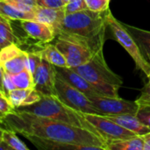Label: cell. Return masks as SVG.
<instances>
[{"mask_svg": "<svg viewBox=\"0 0 150 150\" xmlns=\"http://www.w3.org/2000/svg\"><path fill=\"white\" fill-rule=\"evenodd\" d=\"M0 122L5 128L22 134L37 136L58 143L83 144L107 150L105 141L95 133L65 122L15 110Z\"/></svg>", "mask_w": 150, "mask_h": 150, "instance_id": "1", "label": "cell"}, {"mask_svg": "<svg viewBox=\"0 0 150 150\" xmlns=\"http://www.w3.org/2000/svg\"><path fill=\"white\" fill-rule=\"evenodd\" d=\"M107 11L98 12L89 9L67 14L56 30L59 33H67L79 38L89 44L94 53L103 48L105 40Z\"/></svg>", "mask_w": 150, "mask_h": 150, "instance_id": "2", "label": "cell"}, {"mask_svg": "<svg viewBox=\"0 0 150 150\" xmlns=\"http://www.w3.org/2000/svg\"><path fill=\"white\" fill-rule=\"evenodd\" d=\"M16 110L83 127L102 137L94 127L87 121L83 113L67 106L55 96L41 95V98L38 102L33 105L18 107Z\"/></svg>", "mask_w": 150, "mask_h": 150, "instance_id": "3", "label": "cell"}, {"mask_svg": "<svg viewBox=\"0 0 150 150\" xmlns=\"http://www.w3.org/2000/svg\"><path fill=\"white\" fill-rule=\"evenodd\" d=\"M71 69L83 76L102 95L120 97L119 91L123 83L122 78L107 65L103 48L96 52L88 62Z\"/></svg>", "mask_w": 150, "mask_h": 150, "instance_id": "4", "label": "cell"}, {"mask_svg": "<svg viewBox=\"0 0 150 150\" xmlns=\"http://www.w3.org/2000/svg\"><path fill=\"white\" fill-rule=\"evenodd\" d=\"M106 23L112 38L117 40L126 49L134 61L137 69L142 71L149 78L150 76V64L142 56L135 40L125 28L122 22L119 21L109 9L106 13Z\"/></svg>", "mask_w": 150, "mask_h": 150, "instance_id": "5", "label": "cell"}, {"mask_svg": "<svg viewBox=\"0 0 150 150\" xmlns=\"http://www.w3.org/2000/svg\"><path fill=\"white\" fill-rule=\"evenodd\" d=\"M54 45L65 56L69 68L88 62L95 54L87 42L67 33L57 34Z\"/></svg>", "mask_w": 150, "mask_h": 150, "instance_id": "6", "label": "cell"}, {"mask_svg": "<svg viewBox=\"0 0 150 150\" xmlns=\"http://www.w3.org/2000/svg\"><path fill=\"white\" fill-rule=\"evenodd\" d=\"M57 98L67 106L83 114H96L104 116V114L95 107L89 98L82 91L73 87L67 82L57 77L55 82Z\"/></svg>", "mask_w": 150, "mask_h": 150, "instance_id": "7", "label": "cell"}, {"mask_svg": "<svg viewBox=\"0 0 150 150\" xmlns=\"http://www.w3.org/2000/svg\"><path fill=\"white\" fill-rule=\"evenodd\" d=\"M92 105L97 107L104 116L133 114L136 115L139 105L136 101H129L120 97H108L105 95H91L88 97Z\"/></svg>", "mask_w": 150, "mask_h": 150, "instance_id": "8", "label": "cell"}, {"mask_svg": "<svg viewBox=\"0 0 150 150\" xmlns=\"http://www.w3.org/2000/svg\"><path fill=\"white\" fill-rule=\"evenodd\" d=\"M17 25L21 28L22 32L25 33V38L19 40L18 47H20L28 39L32 40L37 47H44L47 44L50 43L54 38H56V33L54 29L42 22L37 20H17Z\"/></svg>", "mask_w": 150, "mask_h": 150, "instance_id": "9", "label": "cell"}, {"mask_svg": "<svg viewBox=\"0 0 150 150\" xmlns=\"http://www.w3.org/2000/svg\"><path fill=\"white\" fill-rule=\"evenodd\" d=\"M88 122H90L94 128L99 133V134L105 141L127 139L136 136L137 134L134 132L121 127L118 123L107 119L105 116L96 115V114H83Z\"/></svg>", "mask_w": 150, "mask_h": 150, "instance_id": "10", "label": "cell"}, {"mask_svg": "<svg viewBox=\"0 0 150 150\" xmlns=\"http://www.w3.org/2000/svg\"><path fill=\"white\" fill-rule=\"evenodd\" d=\"M55 66L42 58V61L33 75L34 89L44 96H57Z\"/></svg>", "mask_w": 150, "mask_h": 150, "instance_id": "11", "label": "cell"}, {"mask_svg": "<svg viewBox=\"0 0 150 150\" xmlns=\"http://www.w3.org/2000/svg\"><path fill=\"white\" fill-rule=\"evenodd\" d=\"M56 76L57 77L67 82L73 87L76 88L87 97L91 95H102L91 83H89L83 76L76 72L74 69L69 67H56Z\"/></svg>", "mask_w": 150, "mask_h": 150, "instance_id": "12", "label": "cell"}, {"mask_svg": "<svg viewBox=\"0 0 150 150\" xmlns=\"http://www.w3.org/2000/svg\"><path fill=\"white\" fill-rule=\"evenodd\" d=\"M34 20L42 22L52 26L54 31L59 28L62 23L66 13L63 9H53L37 6L34 10Z\"/></svg>", "mask_w": 150, "mask_h": 150, "instance_id": "13", "label": "cell"}, {"mask_svg": "<svg viewBox=\"0 0 150 150\" xmlns=\"http://www.w3.org/2000/svg\"><path fill=\"white\" fill-rule=\"evenodd\" d=\"M28 141H30L37 149L43 150H85V149H98L96 147L83 145V144H68V143H58L46 139H42L37 136L27 135L25 136Z\"/></svg>", "mask_w": 150, "mask_h": 150, "instance_id": "14", "label": "cell"}, {"mask_svg": "<svg viewBox=\"0 0 150 150\" xmlns=\"http://www.w3.org/2000/svg\"><path fill=\"white\" fill-rule=\"evenodd\" d=\"M7 97L11 104L16 107L33 105L41 98V94L35 89H18L16 88L11 91Z\"/></svg>", "mask_w": 150, "mask_h": 150, "instance_id": "15", "label": "cell"}, {"mask_svg": "<svg viewBox=\"0 0 150 150\" xmlns=\"http://www.w3.org/2000/svg\"><path fill=\"white\" fill-rule=\"evenodd\" d=\"M107 119L118 123L121 127L134 132L137 135H144L150 133V128L142 124L136 115L121 114V115H106Z\"/></svg>", "mask_w": 150, "mask_h": 150, "instance_id": "16", "label": "cell"}, {"mask_svg": "<svg viewBox=\"0 0 150 150\" xmlns=\"http://www.w3.org/2000/svg\"><path fill=\"white\" fill-rule=\"evenodd\" d=\"M125 28L135 40L144 59L150 64V31L143 30L122 23Z\"/></svg>", "mask_w": 150, "mask_h": 150, "instance_id": "17", "label": "cell"}, {"mask_svg": "<svg viewBox=\"0 0 150 150\" xmlns=\"http://www.w3.org/2000/svg\"><path fill=\"white\" fill-rule=\"evenodd\" d=\"M107 150H144V140L142 135L132 138L111 140L106 142Z\"/></svg>", "mask_w": 150, "mask_h": 150, "instance_id": "18", "label": "cell"}, {"mask_svg": "<svg viewBox=\"0 0 150 150\" xmlns=\"http://www.w3.org/2000/svg\"><path fill=\"white\" fill-rule=\"evenodd\" d=\"M11 19L0 15V47H5L11 44H18V39L15 34Z\"/></svg>", "mask_w": 150, "mask_h": 150, "instance_id": "19", "label": "cell"}, {"mask_svg": "<svg viewBox=\"0 0 150 150\" xmlns=\"http://www.w3.org/2000/svg\"><path fill=\"white\" fill-rule=\"evenodd\" d=\"M0 15H3L11 20H34L33 11H25L18 9L3 0H0Z\"/></svg>", "mask_w": 150, "mask_h": 150, "instance_id": "20", "label": "cell"}, {"mask_svg": "<svg viewBox=\"0 0 150 150\" xmlns=\"http://www.w3.org/2000/svg\"><path fill=\"white\" fill-rule=\"evenodd\" d=\"M40 54L43 59L56 67H68L65 56L56 47V46L47 44L41 50Z\"/></svg>", "mask_w": 150, "mask_h": 150, "instance_id": "21", "label": "cell"}, {"mask_svg": "<svg viewBox=\"0 0 150 150\" xmlns=\"http://www.w3.org/2000/svg\"><path fill=\"white\" fill-rule=\"evenodd\" d=\"M0 67H2L10 75H15L27 69V52L23 51L20 54L1 64Z\"/></svg>", "mask_w": 150, "mask_h": 150, "instance_id": "22", "label": "cell"}, {"mask_svg": "<svg viewBox=\"0 0 150 150\" xmlns=\"http://www.w3.org/2000/svg\"><path fill=\"white\" fill-rule=\"evenodd\" d=\"M0 142L7 144L11 150H28L25 143L16 135V132L8 128H1Z\"/></svg>", "mask_w": 150, "mask_h": 150, "instance_id": "23", "label": "cell"}, {"mask_svg": "<svg viewBox=\"0 0 150 150\" xmlns=\"http://www.w3.org/2000/svg\"><path fill=\"white\" fill-rule=\"evenodd\" d=\"M16 88L18 89H34V79L31 71L27 69L21 72L11 75Z\"/></svg>", "mask_w": 150, "mask_h": 150, "instance_id": "24", "label": "cell"}, {"mask_svg": "<svg viewBox=\"0 0 150 150\" xmlns=\"http://www.w3.org/2000/svg\"><path fill=\"white\" fill-rule=\"evenodd\" d=\"M23 49H21L18 45L16 44H11L5 47L1 48L0 51V65L4 63L6 61L20 54L23 53Z\"/></svg>", "mask_w": 150, "mask_h": 150, "instance_id": "25", "label": "cell"}, {"mask_svg": "<svg viewBox=\"0 0 150 150\" xmlns=\"http://www.w3.org/2000/svg\"><path fill=\"white\" fill-rule=\"evenodd\" d=\"M15 110L16 107L11 104L7 95L3 91H0V119L12 113Z\"/></svg>", "mask_w": 150, "mask_h": 150, "instance_id": "26", "label": "cell"}, {"mask_svg": "<svg viewBox=\"0 0 150 150\" xmlns=\"http://www.w3.org/2000/svg\"><path fill=\"white\" fill-rule=\"evenodd\" d=\"M5 3L25 11H34L38 6L37 0H3Z\"/></svg>", "mask_w": 150, "mask_h": 150, "instance_id": "27", "label": "cell"}, {"mask_svg": "<svg viewBox=\"0 0 150 150\" xmlns=\"http://www.w3.org/2000/svg\"><path fill=\"white\" fill-rule=\"evenodd\" d=\"M42 61L40 51L37 52H27V69L31 71L33 76L35 74Z\"/></svg>", "mask_w": 150, "mask_h": 150, "instance_id": "28", "label": "cell"}, {"mask_svg": "<svg viewBox=\"0 0 150 150\" xmlns=\"http://www.w3.org/2000/svg\"><path fill=\"white\" fill-rule=\"evenodd\" d=\"M0 73H1V82H2L1 91H3L7 95L11 91L16 89V86L12 80L11 75L8 74L2 67H0Z\"/></svg>", "mask_w": 150, "mask_h": 150, "instance_id": "29", "label": "cell"}, {"mask_svg": "<svg viewBox=\"0 0 150 150\" xmlns=\"http://www.w3.org/2000/svg\"><path fill=\"white\" fill-rule=\"evenodd\" d=\"M111 0H84L87 9L94 11H105L109 9V3Z\"/></svg>", "mask_w": 150, "mask_h": 150, "instance_id": "30", "label": "cell"}, {"mask_svg": "<svg viewBox=\"0 0 150 150\" xmlns=\"http://www.w3.org/2000/svg\"><path fill=\"white\" fill-rule=\"evenodd\" d=\"M86 9H87V6H86L84 0H69L64 7L66 15L74 13L76 11H80L83 10H86Z\"/></svg>", "mask_w": 150, "mask_h": 150, "instance_id": "31", "label": "cell"}, {"mask_svg": "<svg viewBox=\"0 0 150 150\" xmlns=\"http://www.w3.org/2000/svg\"><path fill=\"white\" fill-rule=\"evenodd\" d=\"M149 81L144 84L141 91L139 98L135 100L140 105H150V76L148 78Z\"/></svg>", "mask_w": 150, "mask_h": 150, "instance_id": "32", "label": "cell"}, {"mask_svg": "<svg viewBox=\"0 0 150 150\" xmlns=\"http://www.w3.org/2000/svg\"><path fill=\"white\" fill-rule=\"evenodd\" d=\"M136 116L142 124L150 128V105H140Z\"/></svg>", "mask_w": 150, "mask_h": 150, "instance_id": "33", "label": "cell"}, {"mask_svg": "<svg viewBox=\"0 0 150 150\" xmlns=\"http://www.w3.org/2000/svg\"><path fill=\"white\" fill-rule=\"evenodd\" d=\"M37 4L41 7L63 10L66 5L63 0H37Z\"/></svg>", "mask_w": 150, "mask_h": 150, "instance_id": "34", "label": "cell"}, {"mask_svg": "<svg viewBox=\"0 0 150 150\" xmlns=\"http://www.w3.org/2000/svg\"><path fill=\"white\" fill-rule=\"evenodd\" d=\"M144 140V150H150V133L142 135Z\"/></svg>", "mask_w": 150, "mask_h": 150, "instance_id": "35", "label": "cell"}, {"mask_svg": "<svg viewBox=\"0 0 150 150\" xmlns=\"http://www.w3.org/2000/svg\"><path fill=\"white\" fill-rule=\"evenodd\" d=\"M11 150V149L3 142H0V150Z\"/></svg>", "mask_w": 150, "mask_h": 150, "instance_id": "36", "label": "cell"}, {"mask_svg": "<svg viewBox=\"0 0 150 150\" xmlns=\"http://www.w3.org/2000/svg\"><path fill=\"white\" fill-rule=\"evenodd\" d=\"M63 1H64V3H65V4H67L69 0H63Z\"/></svg>", "mask_w": 150, "mask_h": 150, "instance_id": "37", "label": "cell"}]
</instances>
